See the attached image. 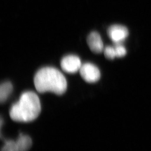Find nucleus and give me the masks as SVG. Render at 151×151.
Returning a JSON list of instances; mask_svg holds the SVG:
<instances>
[{
    "label": "nucleus",
    "mask_w": 151,
    "mask_h": 151,
    "mask_svg": "<svg viewBox=\"0 0 151 151\" xmlns=\"http://www.w3.org/2000/svg\"><path fill=\"white\" fill-rule=\"evenodd\" d=\"M41 111L40 99L35 93L27 91L20 96L18 101L12 106L10 118L16 122H29L35 120Z\"/></svg>",
    "instance_id": "f257e3e1"
},
{
    "label": "nucleus",
    "mask_w": 151,
    "mask_h": 151,
    "mask_svg": "<svg viewBox=\"0 0 151 151\" xmlns=\"http://www.w3.org/2000/svg\"><path fill=\"white\" fill-rule=\"evenodd\" d=\"M34 84L36 89L41 93L51 92L61 95L67 89L66 78L53 67H44L38 70L34 76Z\"/></svg>",
    "instance_id": "f03ea898"
},
{
    "label": "nucleus",
    "mask_w": 151,
    "mask_h": 151,
    "mask_svg": "<svg viewBox=\"0 0 151 151\" xmlns=\"http://www.w3.org/2000/svg\"><path fill=\"white\" fill-rule=\"evenodd\" d=\"M79 72L83 80L87 83H96L99 81L101 77L99 68L91 63L87 62L82 64Z\"/></svg>",
    "instance_id": "7ed1b4c3"
},
{
    "label": "nucleus",
    "mask_w": 151,
    "mask_h": 151,
    "mask_svg": "<svg viewBox=\"0 0 151 151\" xmlns=\"http://www.w3.org/2000/svg\"><path fill=\"white\" fill-rule=\"evenodd\" d=\"M82 64L80 58L73 54L65 56L60 62L61 68L64 71L70 74H73L79 71Z\"/></svg>",
    "instance_id": "20e7f679"
},
{
    "label": "nucleus",
    "mask_w": 151,
    "mask_h": 151,
    "mask_svg": "<svg viewBox=\"0 0 151 151\" xmlns=\"http://www.w3.org/2000/svg\"><path fill=\"white\" fill-rule=\"evenodd\" d=\"M107 34L113 42L120 44L124 41L128 36L129 31L125 26L114 25L109 28Z\"/></svg>",
    "instance_id": "39448f33"
},
{
    "label": "nucleus",
    "mask_w": 151,
    "mask_h": 151,
    "mask_svg": "<svg viewBox=\"0 0 151 151\" xmlns=\"http://www.w3.org/2000/svg\"><path fill=\"white\" fill-rule=\"evenodd\" d=\"M87 44L91 51L96 54H100L104 51L103 42L101 36L96 31H93L88 36Z\"/></svg>",
    "instance_id": "423d86ee"
},
{
    "label": "nucleus",
    "mask_w": 151,
    "mask_h": 151,
    "mask_svg": "<svg viewBox=\"0 0 151 151\" xmlns=\"http://www.w3.org/2000/svg\"><path fill=\"white\" fill-rule=\"evenodd\" d=\"M19 151H28L32 147V138L26 134H21L16 141Z\"/></svg>",
    "instance_id": "0eeeda50"
},
{
    "label": "nucleus",
    "mask_w": 151,
    "mask_h": 151,
    "mask_svg": "<svg viewBox=\"0 0 151 151\" xmlns=\"http://www.w3.org/2000/svg\"><path fill=\"white\" fill-rule=\"evenodd\" d=\"M13 90V86L12 83L6 81L1 83L0 87V101L4 103L7 100Z\"/></svg>",
    "instance_id": "6e6552de"
},
{
    "label": "nucleus",
    "mask_w": 151,
    "mask_h": 151,
    "mask_svg": "<svg viewBox=\"0 0 151 151\" xmlns=\"http://www.w3.org/2000/svg\"><path fill=\"white\" fill-rule=\"evenodd\" d=\"M1 151H19L16 141L7 140L4 141V145L1 148Z\"/></svg>",
    "instance_id": "1a4fd4ad"
},
{
    "label": "nucleus",
    "mask_w": 151,
    "mask_h": 151,
    "mask_svg": "<svg viewBox=\"0 0 151 151\" xmlns=\"http://www.w3.org/2000/svg\"><path fill=\"white\" fill-rule=\"evenodd\" d=\"M103 52L106 58L108 60H112L116 57V50L114 46H107L104 48Z\"/></svg>",
    "instance_id": "9d476101"
},
{
    "label": "nucleus",
    "mask_w": 151,
    "mask_h": 151,
    "mask_svg": "<svg viewBox=\"0 0 151 151\" xmlns=\"http://www.w3.org/2000/svg\"><path fill=\"white\" fill-rule=\"evenodd\" d=\"M114 47L116 50V57H123L127 54V50L125 47L121 44V43L116 44Z\"/></svg>",
    "instance_id": "9b49d317"
}]
</instances>
